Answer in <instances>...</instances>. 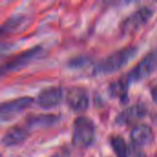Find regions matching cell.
I'll use <instances>...</instances> for the list:
<instances>
[{
    "label": "cell",
    "instance_id": "1",
    "mask_svg": "<svg viewBox=\"0 0 157 157\" xmlns=\"http://www.w3.org/2000/svg\"><path fill=\"white\" fill-rule=\"evenodd\" d=\"M137 53V47L127 46L121 48L107 57L100 60L95 66V73L97 74H109L115 72L125 64H127Z\"/></svg>",
    "mask_w": 157,
    "mask_h": 157
},
{
    "label": "cell",
    "instance_id": "2",
    "mask_svg": "<svg viewBox=\"0 0 157 157\" xmlns=\"http://www.w3.org/2000/svg\"><path fill=\"white\" fill-rule=\"evenodd\" d=\"M95 139L94 122L87 117L79 116L75 120L73 128V144L80 148L89 146Z\"/></svg>",
    "mask_w": 157,
    "mask_h": 157
},
{
    "label": "cell",
    "instance_id": "3",
    "mask_svg": "<svg viewBox=\"0 0 157 157\" xmlns=\"http://www.w3.org/2000/svg\"><path fill=\"white\" fill-rule=\"evenodd\" d=\"M157 68V48L145 54L127 75L129 82H138L149 76Z\"/></svg>",
    "mask_w": 157,
    "mask_h": 157
},
{
    "label": "cell",
    "instance_id": "4",
    "mask_svg": "<svg viewBox=\"0 0 157 157\" xmlns=\"http://www.w3.org/2000/svg\"><path fill=\"white\" fill-rule=\"evenodd\" d=\"M43 52H44V50L41 46H34L27 51H24L23 52L16 55L11 60L6 62L1 67L2 75L6 74L7 72L17 71V70L24 67L25 65H27L33 60L40 57L43 53Z\"/></svg>",
    "mask_w": 157,
    "mask_h": 157
},
{
    "label": "cell",
    "instance_id": "5",
    "mask_svg": "<svg viewBox=\"0 0 157 157\" xmlns=\"http://www.w3.org/2000/svg\"><path fill=\"white\" fill-rule=\"evenodd\" d=\"M153 15V10L147 6H143L129 17H127L121 25V30L123 34H132L145 24Z\"/></svg>",
    "mask_w": 157,
    "mask_h": 157
},
{
    "label": "cell",
    "instance_id": "6",
    "mask_svg": "<svg viewBox=\"0 0 157 157\" xmlns=\"http://www.w3.org/2000/svg\"><path fill=\"white\" fill-rule=\"evenodd\" d=\"M33 99L29 97L17 98L3 102L0 106V117L2 121H9L31 105Z\"/></svg>",
    "mask_w": 157,
    "mask_h": 157
},
{
    "label": "cell",
    "instance_id": "7",
    "mask_svg": "<svg viewBox=\"0 0 157 157\" xmlns=\"http://www.w3.org/2000/svg\"><path fill=\"white\" fill-rule=\"evenodd\" d=\"M147 112L146 107L143 104H135L121 110L115 118L119 125H130L143 119Z\"/></svg>",
    "mask_w": 157,
    "mask_h": 157
},
{
    "label": "cell",
    "instance_id": "8",
    "mask_svg": "<svg viewBox=\"0 0 157 157\" xmlns=\"http://www.w3.org/2000/svg\"><path fill=\"white\" fill-rule=\"evenodd\" d=\"M66 103L75 111H84L89 104L86 90L78 86L71 87L66 94Z\"/></svg>",
    "mask_w": 157,
    "mask_h": 157
},
{
    "label": "cell",
    "instance_id": "9",
    "mask_svg": "<svg viewBox=\"0 0 157 157\" xmlns=\"http://www.w3.org/2000/svg\"><path fill=\"white\" fill-rule=\"evenodd\" d=\"M63 98V89L59 86H48L43 88L37 96V104L43 108H52L60 103Z\"/></svg>",
    "mask_w": 157,
    "mask_h": 157
},
{
    "label": "cell",
    "instance_id": "10",
    "mask_svg": "<svg viewBox=\"0 0 157 157\" xmlns=\"http://www.w3.org/2000/svg\"><path fill=\"white\" fill-rule=\"evenodd\" d=\"M154 132L150 126L139 124L132 128L131 132V140L136 146H144L152 143Z\"/></svg>",
    "mask_w": 157,
    "mask_h": 157
},
{
    "label": "cell",
    "instance_id": "11",
    "mask_svg": "<svg viewBox=\"0 0 157 157\" xmlns=\"http://www.w3.org/2000/svg\"><path fill=\"white\" fill-rule=\"evenodd\" d=\"M29 135V132L25 127L13 126L8 129L2 137V144L6 146H12L22 143Z\"/></svg>",
    "mask_w": 157,
    "mask_h": 157
},
{
    "label": "cell",
    "instance_id": "12",
    "mask_svg": "<svg viewBox=\"0 0 157 157\" xmlns=\"http://www.w3.org/2000/svg\"><path fill=\"white\" fill-rule=\"evenodd\" d=\"M58 117L52 114H38L29 116L26 119L27 126L30 128H44L55 124Z\"/></svg>",
    "mask_w": 157,
    "mask_h": 157
},
{
    "label": "cell",
    "instance_id": "13",
    "mask_svg": "<svg viewBox=\"0 0 157 157\" xmlns=\"http://www.w3.org/2000/svg\"><path fill=\"white\" fill-rule=\"evenodd\" d=\"M129 81L127 77H121L109 86V93L111 97L118 98L121 100H125L128 97Z\"/></svg>",
    "mask_w": 157,
    "mask_h": 157
},
{
    "label": "cell",
    "instance_id": "14",
    "mask_svg": "<svg viewBox=\"0 0 157 157\" xmlns=\"http://www.w3.org/2000/svg\"><path fill=\"white\" fill-rule=\"evenodd\" d=\"M110 144L117 157H129L126 143L121 136L112 135L110 137Z\"/></svg>",
    "mask_w": 157,
    "mask_h": 157
},
{
    "label": "cell",
    "instance_id": "15",
    "mask_svg": "<svg viewBox=\"0 0 157 157\" xmlns=\"http://www.w3.org/2000/svg\"><path fill=\"white\" fill-rule=\"evenodd\" d=\"M151 95H152V98L153 100L157 104V84L154 85L151 88Z\"/></svg>",
    "mask_w": 157,
    "mask_h": 157
},
{
    "label": "cell",
    "instance_id": "16",
    "mask_svg": "<svg viewBox=\"0 0 157 157\" xmlns=\"http://www.w3.org/2000/svg\"><path fill=\"white\" fill-rule=\"evenodd\" d=\"M155 123L157 124V115L155 116Z\"/></svg>",
    "mask_w": 157,
    "mask_h": 157
}]
</instances>
